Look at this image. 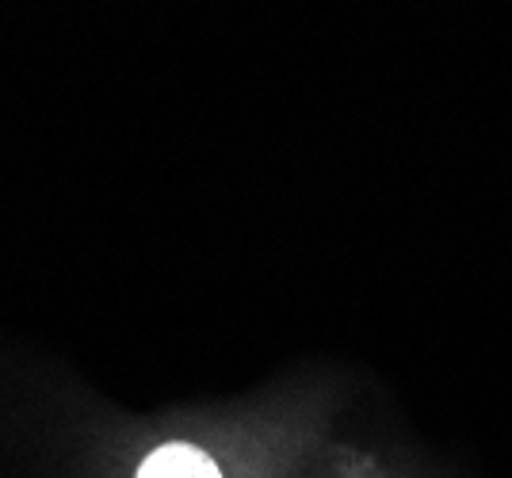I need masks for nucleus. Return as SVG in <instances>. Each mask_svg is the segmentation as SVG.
<instances>
[{"label": "nucleus", "instance_id": "obj_1", "mask_svg": "<svg viewBox=\"0 0 512 478\" xmlns=\"http://www.w3.org/2000/svg\"><path fill=\"white\" fill-rule=\"evenodd\" d=\"M138 478H222V471L195 444H165L142 463Z\"/></svg>", "mask_w": 512, "mask_h": 478}]
</instances>
